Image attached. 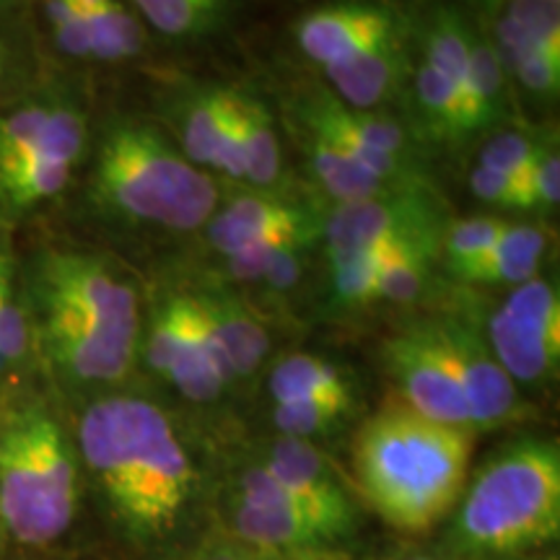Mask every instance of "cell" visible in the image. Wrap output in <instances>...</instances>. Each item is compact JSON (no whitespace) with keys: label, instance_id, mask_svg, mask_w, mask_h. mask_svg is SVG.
<instances>
[{"label":"cell","instance_id":"obj_16","mask_svg":"<svg viewBox=\"0 0 560 560\" xmlns=\"http://www.w3.org/2000/svg\"><path fill=\"white\" fill-rule=\"evenodd\" d=\"M322 226H325V219L312 206H304L280 190H249L210 215L206 223V242L215 255L229 257L262 236Z\"/></svg>","mask_w":560,"mask_h":560},{"label":"cell","instance_id":"obj_29","mask_svg":"<svg viewBox=\"0 0 560 560\" xmlns=\"http://www.w3.org/2000/svg\"><path fill=\"white\" fill-rule=\"evenodd\" d=\"M151 30L166 39H200L221 24L234 0H132Z\"/></svg>","mask_w":560,"mask_h":560},{"label":"cell","instance_id":"obj_44","mask_svg":"<svg viewBox=\"0 0 560 560\" xmlns=\"http://www.w3.org/2000/svg\"><path fill=\"white\" fill-rule=\"evenodd\" d=\"M488 3H490V5H495V3H499V0H488Z\"/></svg>","mask_w":560,"mask_h":560},{"label":"cell","instance_id":"obj_17","mask_svg":"<svg viewBox=\"0 0 560 560\" xmlns=\"http://www.w3.org/2000/svg\"><path fill=\"white\" fill-rule=\"evenodd\" d=\"M195 304L226 355L231 380H249L268 359L270 335L255 312L226 285L192 291Z\"/></svg>","mask_w":560,"mask_h":560},{"label":"cell","instance_id":"obj_7","mask_svg":"<svg viewBox=\"0 0 560 560\" xmlns=\"http://www.w3.org/2000/svg\"><path fill=\"white\" fill-rule=\"evenodd\" d=\"M86 145V109L60 91L0 109V229L58 198Z\"/></svg>","mask_w":560,"mask_h":560},{"label":"cell","instance_id":"obj_2","mask_svg":"<svg viewBox=\"0 0 560 560\" xmlns=\"http://www.w3.org/2000/svg\"><path fill=\"white\" fill-rule=\"evenodd\" d=\"M75 454L112 514L138 537L166 535L192 499L190 454L166 412L149 400H91L75 431Z\"/></svg>","mask_w":560,"mask_h":560},{"label":"cell","instance_id":"obj_8","mask_svg":"<svg viewBox=\"0 0 560 560\" xmlns=\"http://www.w3.org/2000/svg\"><path fill=\"white\" fill-rule=\"evenodd\" d=\"M446 226V210L425 182L395 187L376 198L335 206L322 226L325 260L346 262L392 247L441 249Z\"/></svg>","mask_w":560,"mask_h":560},{"label":"cell","instance_id":"obj_3","mask_svg":"<svg viewBox=\"0 0 560 560\" xmlns=\"http://www.w3.org/2000/svg\"><path fill=\"white\" fill-rule=\"evenodd\" d=\"M475 431L444 425L389 400L353 439V475L384 522L425 532L457 506L467 486Z\"/></svg>","mask_w":560,"mask_h":560},{"label":"cell","instance_id":"obj_6","mask_svg":"<svg viewBox=\"0 0 560 560\" xmlns=\"http://www.w3.org/2000/svg\"><path fill=\"white\" fill-rule=\"evenodd\" d=\"M79 509V454L60 420L39 400L0 416V522L30 548L66 535Z\"/></svg>","mask_w":560,"mask_h":560},{"label":"cell","instance_id":"obj_31","mask_svg":"<svg viewBox=\"0 0 560 560\" xmlns=\"http://www.w3.org/2000/svg\"><path fill=\"white\" fill-rule=\"evenodd\" d=\"M472 30L457 11L441 9L423 32V60L450 79L454 86L465 89L467 66H470Z\"/></svg>","mask_w":560,"mask_h":560},{"label":"cell","instance_id":"obj_34","mask_svg":"<svg viewBox=\"0 0 560 560\" xmlns=\"http://www.w3.org/2000/svg\"><path fill=\"white\" fill-rule=\"evenodd\" d=\"M550 143V138H537L529 130H516L506 128L495 132L480 149V166L486 170L501 172L511 179L527 182L529 185V172L535 166V161L540 159L545 145Z\"/></svg>","mask_w":560,"mask_h":560},{"label":"cell","instance_id":"obj_28","mask_svg":"<svg viewBox=\"0 0 560 560\" xmlns=\"http://www.w3.org/2000/svg\"><path fill=\"white\" fill-rule=\"evenodd\" d=\"M436 262H441V249L436 247H392L380 252L371 280V304L416 301L431 283Z\"/></svg>","mask_w":560,"mask_h":560},{"label":"cell","instance_id":"obj_21","mask_svg":"<svg viewBox=\"0 0 560 560\" xmlns=\"http://www.w3.org/2000/svg\"><path fill=\"white\" fill-rule=\"evenodd\" d=\"M410 75L418 130L433 143H457V140L470 138L472 132L467 125L459 89L425 60H420Z\"/></svg>","mask_w":560,"mask_h":560},{"label":"cell","instance_id":"obj_10","mask_svg":"<svg viewBox=\"0 0 560 560\" xmlns=\"http://www.w3.org/2000/svg\"><path fill=\"white\" fill-rule=\"evenodd\" d=\"M516 387L548 382L560 361V296L556 280L537 276L495 306L482 335Z\"/></svg>","mask_w":560,"mask_h":560},{"label":"cell","instance_id":"obj_37","mask_svg":"<svg viewBox=\"0 0 560 560\" xmlns=\"http://www.w3.org/2000/svg\"><path fill=\"white\" fill-rule=\"evenodd\" d=\"M529 195L532 210H550L560 202V156L556 140L545 145L540 159L535 161L529 172Z\"/></svg>","mask_w":560,"mask_h":560},{"label":"cell","instance_id":"obj_5","mask_svg":"<svg viewBox=\"0 0 560 560\" xmlns=\"http://www.w3.org/2000/svg\"><path fill=\"white\" fill-rule=\"evenodd\" d=\"M560 532V452L556 441L520 439L475 475L457 511L462 548L511 556L542 548Z\"/></svg>","mask_w":560,"mask_h":560},{"label":"cell","instance_id":"obj_39","mask_svg":"<svg viewBox=\"0 0 560 560\" xmlns=\"http://www.w3.org/2000/svg\"><path fill=\"white\" fill-rule=\"evenodd\" d=\"M5 81H9V47H5L3 37H0V94H3Z\"/></svg>","mask_w":560,"mask_h":560},{"label":"cell","instance_id":"obj_23","mask_svg":"<svg viewBox=\"0 0 560 560\" xmlns=\"http://www.w3.org/2000/svg\"><path fill=\"white\" fill-rule=\"evenodd\" d=\"M32 350V327L21 291L19 257L11 236L0 229V371L5 382L24 371Z\"/></svg>","mask_w":560,"mask_h":560},{"label":"cell","instance_id":"obj_22","mask_svg":"<svg viewBox=\"0 0 560 560\" xmlns=\"http://www.w3.org/2000/svg\"><path fill=\"white\" fill-rule=\"evenodd\" d=\"M231 524L236 535L257 548L280 550V552H299L322 548L327 535L314 524L310 516L293 509L278 506H257V503L236 501L231 511Z\"/></svg>","mask_w":560,"mask_h":560},{"label":"cell","instance_id":"obj_13","mask_svg":"<svg viewBox=\"0 0 560 560\" xmlns=\"http://www.w3.org/2000/svg\"><path fill=\"white\" fill-rule=\"evenodd\" d=\"M436 327L465 392V400L470 405L475 431L499 429L520 418V387L490 353L478 327L457 317H439Z\"/></svg>","mask_w":560,"mask_h":560},{"label":"cell","instance_id":"obj_1","mask_svg":"<svg viewBox=\"0 0 560 560\" xmlns=\"http://www.w3.org/2000/svg\"><path fill=\"white\" fill-rule=\"evenodd\" d=\"M32 346L70 389L130 374L143 332L138 280L107 252L42 247L19 262Z\"/></svg>","mask_w":560,"mask_h":560},{"label":"cell","instance_id":"obj_9","mask_svg":"<svg viewBox=\"0 0 560 560\" xmlns=\"http://www.w3.org/2000/svg\"><path fill=\"white\" fill-rule=\"evenodd\" d=\"M145 363L192 402H213L229 389L226 355L208 327L192 293H166L140 332Z\"/></svg>","mask_w":560,"mask_h":560},{"label":"cell","instance_id":"obj_15","mask_svg":"<svg viewBox=\"0 0 560 560\" xmlns=\"http://www.w3.org/2000/svg\"><path fill=\"white\" fill-rule=\"evenodd\" d=\"M402 37L395 13L380 3H335L306 13L296 26L301 52L317 66H332Z\"/></svg>","mask_w":560,"mask_h":560},{"label":"cell","instance_id":"obj_42","mask_svg":"<svg viewBox=\"0 0 560 560\" xmlns=\"http://www.w3.org/2000/svg\"><path fill=\"white\" fill-rule=\"evenodd\" d=\"M529 560H558V556H542V558H529Z\"/></svg>","mask_w":560,"mask_h":560},{"label":"cell","instance_id":"obj_18","mask_svg":"<svg viewBox=\"0 0 560 560\" xmlns=\"http://www.w3.org/2000/svg\"><path fill=\"white\" fill-rule=\"evenodd\" d=\"M402 37L382 42L366 52L350 55L332 66H325L327 91L335 100L350 109H380L397 91L402 89L410 75L408 58H405Z\"/></svg>","mask_w":560,"mask_h":560},{"label":"cell","instance_id":"obj_14","mask_svg":"<svg viewBox=\"0 0 560 560\" xmlns=\"http://www.w3.org/2000/svg\"><path fill=\"white\" fill-rule=\"evenodd\" d=\"M260 465L296 495L330 540L348 535L353 527V506L335 480L330 465L310 441L280 436L272 441Z\"/></svg>","mask_w":560,"mask_h":560},{"label":"cell","instance_id":"obj_27","mask_svg":"<svg viewBox=\"0 0 560 560\" xmlns=\"http://www.w3.org/2000/svg\"><path fill=\"white\" fill-rule=\"evenodd\" d=\"M268 384L272 402L327 400V397L353 400V387H350L346 371L338 363L312 353H293L289 359L278 361L270 371Z\"/></svg>","mask_w":560,"mask_h":560},{"label":"cell","instance_id":"obj_11","mask_svg":"<svg viewBox=\"0 0 560 560\" xmlns=\"http://www.w3.org/2000/svg\"><path fill=\"white\" fill-rule=\"evenodd\" d=\"M384 369L397 400L444 425L475 431L470 405L454 374L436 319H418L384 342ZM478 433V431H475Z\"/></svg>","mask_w":560,"mask_h":560},{"label":"cell","instance_id":"obj_12","mask_svg":"<svg viewBox=\"0 0 560 560\" xmlns=\"http://www.w3.org/2000/svg\"><path fill=\"white\" fill-rule=\"evenodd\" d=\"M170 117L177 149L195 166L244 182L240 91L219 86L177 91Z\"/></svg>","mask_w":560,"mask_h":560},{"label":"cell","instance_id":"obj_32","mask_svg":"<svg viewBox=\"0 0 560 560\" xmlns=\"http://www.w3.org/2000/svg\"><path fill=\"white\" fill-rule=\"evenodd\" d=\"M509 223L511 221L495 213L450 221V226L444 231V240H441V262L457 278L459 272H465L499 242V236L506 231Z\"/></svg>","mask_w":560,"mask_h":560},{"label":"cell","instance_id":"obj_33","mask_svg":"<svg viewBox=\"0 0 560 560\" xmlns=\"http://www.w3.org/2000/svg\"><path fill=\"white\" fill-rule=\"evenodd\" d=\"M350 408H353V400H342V397L272 402V423L280 436L310 441L312 436L330 433L335 425H340Z\"/></svg>","mask_w":560,"mask_h":560},{"label":"cell","instance_id":"obj_25","mask_svg":"<svg viewBox=\"0 0 560 560\" xmlns=\"http://www.w3.org/2000/svg\"><path fill=\"white\" fill-rule=\"evenodd\" d=\"M493 47L509 55L524 47L560 52V3L558 0H499Z\"/></svg>","mask_w":560,"mask_h":560},{"label":"cell","instance_id":"obj_20","mask_svg":"<svg viewBox=\"0 0 560 560\" xmlns=\"http://www.w3.org/2000/svg\"><path fill=\"white\" fill-rule=\"evenodd\" d=\"M296 122L301 149H304V156L310 161L314 179L319 182L322 190L330 195L338 206L369 200L382 192L395 190L387 182L376 179L374 174H369L361 164H355V161L340 149L338 140H335L325 128H319L317 122L310 120V117L296 112Z\"/></svg>","mask_w":560,"mask_h":560},{"label":"cell","instance_id":"obj_24","mask_svg":"<svg viewBox=\"0 0 560 560\" xmlns=\"http://www.w3.org/2000/svg\"><path fill=\"white\" fill-rule=\"evenodd\" d=\"M462 104H465L470 132L495 128L509 112V75L501 66L493 42L480 37L478 32H472L470 66H467L465 89H462Z\"/></svg>","mask_w":560,"mask_h":560},{"label":"cell","instance_id":"obj_45","mask_svg":"<svg viewBox=\"0 0 560 560\" xmlns=\"http://www.w3.org/2000/svg\"><path fill=\"white\" fill-rule=\"evenodd\" d=\"M412 560H425V558H412Z\"/></svg>","mask_w":560,"mask_h":560},{"label":"cell","instance_id":"obj_19","mask_svg":"<svg viewBox=\"0 0 560 560\" xmlns=\"http://www.w3.org/2000/svg\"><path fill=\"white\" fill-rule=\"evenodd\" d=\"M552 247V231L537 223H509L499 242L475 260L457 280L467 285H516L540 276Z\"/></svg>","mask_w":560,"mask_h":560},{"label":"cell","instance_id":"obj_36","mask_svg":"<svg viewBox=\"0 0 560 560\" xmlns=\"http://www.w3.org/2000/svg\"><path fill=\"white\" fill-rule=\"evenodd\" d=\"M470 190L475 198L495 210H532V195L527 182L511 179L506 174L475 166L470 172Z\"/></svg>","mask_w":560,"mask_h":560},{"label":"cell","instance_id":"obj_4","mask_svg":"<svg viewBox=\"0 0 560 560\" xmlns=\"http://www.w3.org/2000/svg\"><path fill=\"white\" fill-rule=\"evenodd\" d=\"M91 202L132 229L185 234L221 206L210 172L195 166L153 122L122 117L102 130L89 174Z\"/></svg>","mask_w":560,"mask_h":560},{"label":"cell","instance_id":"obj_41","mask_svg":"<svg viewBox=\"0 0 560 560\" xmlns=\"http://www.w3.org/2000/svg\"><path fill=\"white\" fill-rule=\"evenodd\" d=\"M206 560H242V558H234V556H210Z\"/></svg>","mask_w":560,"mask_h":560},{"label":"cell","instance_id":"obj_38","mask_svg":"<svg viewBox=\"0 0 560 560\" xmlns=\"http://www.w3.org/2000/svg\"><path fill=\"white\" fill-rule=\"evenodd\" d=\"M52 39L58 45L62 55L73 60H91V47H89V24H86V11L70 13L68 19L58 21L50 26Z\"/></svg>","mask_w":560,"mask_h":560},{"label":"cell","instance_id":"obj_26","mask_svg":"<svg viewBox=\"0 0 560 560\" xmlns=\"http://www.w3.org/2000/svg\"><path fill=\"white\" fill-rule=\"evenodd\" d=\"M242 107V153H244V182L257 192L280 190L283 179V156L280 138L272 115L262 100L240 91Z\"/></svg>","mask_w":560,"mask_h":560},{"label":"cell","instance_id":"obj_30","mask_svg":"<svg viewBox=\"0 0 560 560\" xmlns=\"http://www.w3.org/2000/svg\"><path fill=\"white\" fill-rule=\"evenodd\" d=\"M91 60L122 62L143 52L145 32L143 24L125 9L120 0L86 11Z\"/></svg>","mask_w":560,"mask_h":560},{"label":"cell","instance_id":"obj_43","mask_svg":"<svg viewBox=\"0 0 560 560\" xmlns=\"http://www.w3.org/2000/svg\"><path fill=\"white\" fill-rule=\"evenodd\" d=\"M3 384H5V380H3V371H0V387H3Z\"/></svg>","mask_w":560,"mask_h":560},{"label":"cell","instance_id":"obj_35","mask_svg":"<svg viewBox=\"0 0 560 560\" xmlns=\"http://www.w3.org/2000/svg\"><path fill=\"white\" fill-rule=\"evenodd\" d=\"M501 66L511 81L524 94L537 100H556L560 91V52L542 47H524V50L499 55Z\"/></svg>","mask_w":560,"mask_h":560},{"label":"cell","instance_id":"obj_40","mask_svg":"<svg viewBox=\"0 0 560 560\" xmlns=\"http://www.w3.org/2000/svg\"><path fill=\"white\" fill-rule=\"evenodd\" d=\"M75 3H79L83 11H94V9H102V5L112 3V0H75Z\"/></svg>","mask_w":560,"mask_h":560}]
</instances>
